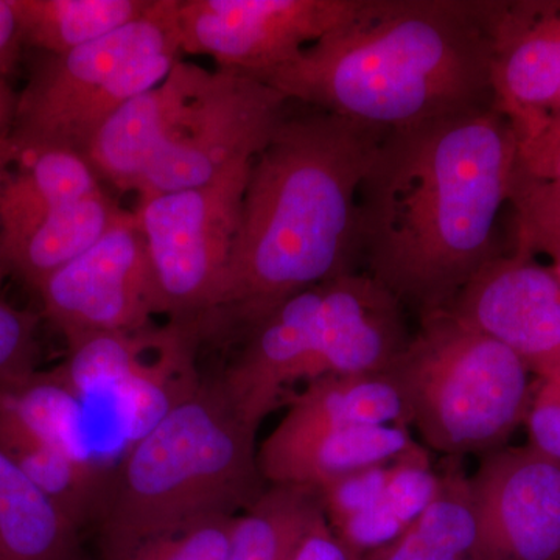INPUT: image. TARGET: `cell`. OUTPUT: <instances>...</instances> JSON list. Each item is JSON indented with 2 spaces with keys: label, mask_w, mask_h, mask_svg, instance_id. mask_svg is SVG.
<instances>
[{
  "label": "cell",
  "mask_w": 560,
  "mask_h": 560,
  "mask_svg": "<svg viewBox=\"0 0 560 560\" xmlns=\"http://www.w3.org/2000/svg\"><path fill=\"white\" fill-rule=\"evenodd\" d=\"M517 167L518 140L493 106L386 131L359 190L368 275L419 318L447 312L499 256Z\"/></svg>",
  "instance_id": "1"
},
{
  "label": "cell",
  "mask_w": 560,
  "mask_h": 560,
  "mask_svg": "<svg viewBox=\"0 0 560 560\" xmlns=\"http://www.w3.org/2000/svg\"><path fill=\"white\" fill-rule=\"evenodd\" d=\"M385 135L316 108L283 116L250 164L212 330L246 334L294 294L355 271L359 190Z\"/></svg>",
  "instance_id": "2"
},
{
  "label": "cell",
  "mask_w": 560,
  "mask_h": 560,
  "mask_svg": "<svg viewBox=\"0 0 560 560\" xmlns=\"http://www.w3.org/2000/svg\"><path fill=\"white\" fill-rule=\"evenodd\" d=\"M256 79L289 102L385 131L486 108L488 2L368 0L355 21Z\"/></svg>",
  "instance_id": "3"
},
{
  "label": "cell",
  "mask_w": 560,
  "mask_h": 560,
  "mask_svg": "<svg viewBox=\"0 0 560 560\" xmlns=\"http://www.w3.org/2000/svg\"><path fill=\"white\" fill-rule=\"evenodd\" d=\"M289 103L249 73L179 60L103 125L84 160L103 184L139 200L194 189L253 161Z\"/></svg>",
  "instance_id": "4"
},
{
  "label": "cell",
  "mask_w": 560,
  "mask_h": 560,
  "mask_svg": "<svg viewBox=\"0 0 560 560\" xmlns=\"http://www.w3.org/2000/svg\"><path fill=\"white\" fill-rule=\"evenodd\" d=\"M256 433L219 378L201 381L139 440L110 475L94 525L102 560L217 517H237L268 488Z\"/></svg>",
  "instance_id": "5"
},
{
  "label": "cell",
  "mask_w": 560,
  "mask_h": 560,
  "mask_svg": "<svg viewBox=\"0 0 560 560\" xmlns=\"http://www.w3.org/2000/svg\"><path fill=\"white\" fill-rule=\"evenodd\" d=\"M404 305L368 272H348L294 294L245 334L220 381L259 429L287 386L382 374L411 340Z\"/></svg>",
  "instance_id": "6"
},
{
  "label": "cell",
  "mask_w": 560,
  "mask_h": 560,
  "mask_svg": "<svg viewBox=\"0 0 560 560\" xmlns=\"http://www.w3.org/2000/svg\"><path fill=\"white\" fill-rule=\"evenodd\" d=\"M385 374L420 444L447 458L506 447L533 390L528 368L511 349L445 312L420 318Z\"/></svg>",
  "instance_id": "7"
},
{
  "label": "cell",
  "mask_w": 560,
  "mask_h": 560,
  "mask_svg": "<svg viewBox=\"0 0 560 560\" xmlns=\"http://www.w3.org/2000/svg\"><path fill=\"white\" fill-rule=\"evenodd\" d=\"M179 0H153L139 20L68 54H39L16 95L18 138L84 158L103 125L153 90L180 60Z\"/></svg>",
  "instance_id": "8"
},
{
  "label": "cell",
  "mask_w": 560,
  "mask_h": 560,
  "mask_svg": "<svg viewBox=\"0 0 560 560\" xmlns=\"http://www.w3.org/2000/svg\"><path fill=\"white\" fill-rule=\"evenodd\" d=\"M253 161L242 162L205 186L138 200L132 210L172 320L212 315L241 224Z\"/></svg>",
  "instance_id": "9"
},
{
  "label": "cell",
  "mask_w": 560,
  "mask_h": 560,
  "mask_svg": "<svg viewBox=\"0 0 560 560\" xmlns=\"http://www.w3.org/2000/svg\"><path fill=\"white\" fill-rule=\"evenodd\" d=\"M368 0H179L180 54L260 77L345 27Z\"/></svg>",
  "instance_id": "10"
},
{
  "label": "cell",
  "mask_w": 560,
  "mask_h": 560,
  "mask_svg": "<svg viewBox=\"0 0 560 560\" xmlns=\"http://www.w3.org/2000/svg\"><path fill=\"white\" fill-rule=\"evenodd\" d=\"M46 318L66 342L103 331L138 330L164 313L135 212L36 289Z\"/></svg>",
  "instance_id": "11"
},
{
  "label": "cell",
  "mask_w": 560,
  "mask_h": 560,
  "mask_svg": "<svg viewBox=\"0 0 560 560\" xmlns=\"http://www.w3.org/2000/svg\"><path fill=\"white\" fill-rule=\"evenodd\" d=\"M481 560H560V464L529 445L481 456L469 477Z\"/></svg>",
  "instance_id": "12"
},
{
  "label": "cell",
  "mask_w": 560,
  "mask_h": 560,
  "mask_svg": "<svg viewBox=\"0 0 560 560\" xmlns=\"http://www.w3.org/2000/svg\"><path fill=\"white\" fill-rule=\"evenodd\" d=\"M445 313L506 346L536 378L560 371V283L530 254L493 257Z\"/></svg>",
  "instance_id": "13"
},
{
  "label": "cell",
  "mask_w": 560,
  "mask_h": 560,
  "mask_svg": "<svg viewBox=\"0 0 560 560\" xmlns=\"http://www.w3.org/2000/svg\"><path fill=\"white\" fill-rule=\"evenodd\" d=\"M492 106L518 151L544 135L560 92L558 2H488Z\"/></svg>",
  "instance_id": "14"
},
{
  "label": "cell",
  "mask_w": 560,
  "mask_h": 560,
  "mask_svg": "<svg viewBox=\"0 0 560 560\" xmlns=\"http://www.w3.org/2000/svg\"><path fill=\"white\" fill-rule=\"evenodd\" d=\"M105 189L75 151L0 136V276L11 250L66 202ZM3 278V276H2Z\"/></svg>",
  "instance_id": "15"
},
{
  "label": "cell",
  "mask_w": 560,
  "mask_h": 560,
  "mask_svg": "<svg viewBox=\"0 0 560 560\" xmlns=\"http://www.w3.org/2000/svg\"><path fill=\"white\" fill-rule=\"evenodd\" d=\"M364 425L410 429L404 400L385 372L308 383L291 400L289 411L265 438L257 453L283 451L329 431Z\"/></svg>",
  "instance_id": "16"
},
{
  "label": "cell",
  "mask_w": 560,
  "mask_h": 560,
  "mask_svg": "<svg viewBox=\"0 0 560 560\" xmlns=\"http://www.w3.org/2000/svg\"><path fill=\"white\" fill-rule=\"evenodd\" d=\"M429 451L405 425H364L329 431L272 453H257L265 481L318 490L355 471Z\"/></svg>",
  "instance_id": "17"
},
{
  "label": "cell",
  "mask_w": 560,
  "mask_h": 560,
  "mask_svg": "<svg viewBox=\"0 0 560 560\" xmlns=\"http://www.w3.org/2000/svg\"><path fill=\"white\" fill-rule=\"evenodd\" d=\"M80 533L0 448V560H83Z\"/></svg>",
  "instance_id": "18"
},
{
  "label": "cell",
  "mask_w": 560,
  "mask_h": 560,
  "mask_svg": "<svg viewBox=\"0 0 560 560\" xmlns=\"http://www.w3.org/2000/svg\"><path fill=\"white\" fill-rule=\"evenodd\" d=\"M125 213L127 209L105 189L66 202L11 250L2 265L3 278L13 276L36 291L50 275L101 241Z\"/></svg>",
  "instance_id": "19"
},
{
  "label": "cell",
  "mask_w": 560,
  "mask_h": 560,
  "mask_svg": "<svg viewBox=\"0 0 560 560\" xmlns=\"http://www.w3.org/2000/svg\"><path fill=\"white\" fill-rule=\"evenodd\" d=\"M183 324L84 335L68 342V357L50 372L80 399L110 397L160 359Z\"/></svg>",
  "instance_id": "20"
},
{
  "label": "cell",
  "mask_w": 560,
  "mask_h": 560,
  "mask_svg": "<svg viewBox=\"0 0 560 560\" xmlns=\"http://www.w3.org/2000/svg\"><path fill=\"white\" fill-rule=\"evenodd\" d=\"M0 448L80 530L97 521L110 475L94 460L75 458L0 411Z\"/></svg>",
  "instance_id": "21"
},
{
  "label": "cell",
  "mask_w": 560,
  "mask_h": 560,
  "mask_svg": "<svg viewBox=\"0 0 560 560\" xmlns=\"http://www.w3.org/2000/svg\"><path fill=\"white\" fill-rule=\"evenodd\" d=\"M447 459L438 495L399 539L374 550L375 560H481L469 477L459 458Z\"/></svg>",
  "instance_id": "22"
},
{
  "label": "cell",
  "mask_w": 560,
  "mask_h": 560,
  "mask_svg": "<svg viewBox=\"0 0 560 560\" xmlns=\"http://www.w3.org/2000/svg\"><path fill=\"white\" fill-rule=\"evenodd\" d=\"M25 49L62 55L119 31L153 0H13Z\"/></svg>",
  "instance_id": "23"
},
{
  "label": "cell",
  "mask_w": 560,
  "mask_h": 560,
  "mask_svg": "<svg viewBox=\"0 0 560 560\" xmlns=\"http://www.w3.org/2000/svg\"><path fill=\"white\" fill-rule=\"evenodd\" d=\"M320 515L323 508L315 489L268 486L253 506L235 517L224 560H293Z\"/></svg>",
  "instance_id": "24"
},
{
  "label": "cell",
  "mask_w": 560,
  "mask_h": 560,
  "mask_svg": "<svg viewBox=\"0 0 560 560\" xmlns=\"http://www.w3.org/2000/svg\"><path fill=\"white\" fill-rule=\"evenodd\" d=\"M441 470L430 451L397 460L393 478L366 511L331 529L350 551H374L399 539L440 492Z\"/></svg>",
  "instance_id": "25"
},
{
  "label": "cell",
  "mask_w": 560,
  "mask_h": 560,
  "mask_svg": "<svg viewBox=\"0 0 560 560\" xmlns=\"http://www.w3.org/2000/svg\"><path fill=\"white\" fill-rule=\"evenodd\" d=\"M511 202L515 209L517 250L534 256L560 243V187L517 167Z\"/></svg>",
  "instance_id": "26"
},
{
  "label": "cell",
  "mask_w": 560,
  "mask_h": 560,
  "mask_svg": "<svg viewBox=\"0 0 560 560\" xmlns=\"http://www.w3.org/2000/svg\"><path fill=\"white\" fill-rule=\"evenodd\" d=\"M235 517H217L145 541L117 560H224Z\"/></svg>",
  "instance_id": "27"
},
{
  "label": "cell",
  "mask_w": 560,
  "mask_h": 560,
  "mask_svg": "<svg viewBox=\"0 0 560 560\" xmlns=\"http://www.w3.org/2000/svg\"><path fill=\"white\" fill-rule=\"evenodd\" d=\"M38 324L35 313L0 300V393L35 374Z\"/></svg>",
  "instance_id": "28"
},
{
  "label": "cell",
  "mask_w": 560,
  "mask_h": 560,
  "mask_svg": "<svg viewBox=\"0 0 560 560\" xmlns=\"http://www.w3.org/2000/svg\"><path fill=\"white\" fill-rule=\"evenodd\" d=\"M525 423L529 447L560 464V371L533 383Z\"/></svg>",
  "instance_id": "29"
},
{
  "label": "cell",
  "mask_w": 560,
  "mask_h": 560,
  "mask_svg": "<svg viewBox=\"0 0 560 560\" xmlns=\"http://www.w3.org/2000/svg\"><path fill=\"white\" fill-rule=\"evenodd\" d=\"M293 560H353V552L335 536L323 514L305 534Z\"/></svg>",
  "instance_id": "30"
},
{
  "label": "cell",
  "mask_w": 560,
  "mask_h": 560,
  "mask_svg": "<svg viewBox=\"0 0 560 560\" xmlns=\"http://www.w3.org/2000/svg\"><path fill=\"white\" fill-rule=\"evenodd\" d=\"M24 49L13 0H0V79L9 81L20 65Z\"/></svg>",
  "instance_id": "31"
},
{
  "label": "cell",
  "mask_w": 560,
  "mask_h": 560,
  "mask_svg": "<svg viewBox=\"0 0 560 560\" xmlns=\"http://www.w3.org/2000/svg\"><path fill=\"white\" fill-rule=\"evenodd\" d=\"M560 156V116L536 142L518 151V168L533 178H540Z\"/></svg>",
  "instance_id": "32"
},
{
  "label": "cell",
  "mask_w": 560,
  "mask_h": 560,
  "mask_svg": "<svg viewBox=\"0 0 560 560\" xmlns=\"http://www.w3.org/2000/svg\"><path fill=\"white\" fill-rule=\"evenodd\" d=\"M16 95L11 91L9 81L0 79V136L9 135L13 127Z\"/></svg>",
  "instance_id": "33"
},
{
  "label": "cell",
  "mask_w": 560,
  "mask_h": 560,
  "mask_svg": "<svg viewBox=\"0 0 560 560\" xmlns=\"http://www.w3.org/2000/svg\"><path fill=\"white\" fill-rule=\"evenodd\" d=\"M544 254L551 257V270L555 272L556 278H558L560 283V243L558 245H552L550 248L544 250Z\"/></svg>",
  "instance_id": "34"
},
{
  "label": "cell",
  "mask_w": 560,
  "mask_h": 560,
  "mask_svg": "<svg viewBox=\"0 0 560 560\" xmlns=\"http://www.w3.org/2000/svg\"><path fill=\"white\" fill-rule=\"evenodd\" d=\"M537 179H548L551 180V183H555L556 186L560 187V156L558 160L552 162L551 167Z\"/></svg>",
  "instance_id": "35"
},
{
  "label": "cell",
  "mask_w": 560,
  "mask_h": 560,
  "mask_svg": "<svg viewBox=\"0 0 560 560\" xmlns=\"http://www.w3.org/2000/svg\"><path fill=\"white\" fill-rule=\"evenodd\" d=\"M558 13H559V43H560V2H558ZM560 116V92H559V98H558V108H556V117L555 120L558 119ZM552 120V121H555ZM551 121V124H552Z\"/></svg>",
  "instance_id": "36"
},
{
  "label": "cell",
  "mask_w": 560,
  "mask_h": 560,
  "mask_svg": "<svg viewBox=\"0 0 560 560\" xmlns=\"http://www.w3.org/2000/svg\"><path fill=\"white\" fill-rule=\"evenodd\" d=\"M0 279H2V276H0Z\"/></svg>",
  "instance_id": "37"
}]
</instances>
